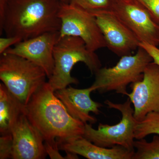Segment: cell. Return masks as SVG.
I'll use <instances>...</instances> for the list:
<instances>
[{
    "label": "cell",
    "instance_id": "3957f363",
    "mask_svg": "<svg viewBox=\"0 0 159 159\" xmlns=\"http://www.w3.org/2000/svg\"><path fill=\"white\" fill-rule=\"evenodd\" d=\"M53 55L54 71L48 82L54 91L79 83L71 75V70L77 63L85 64L91 73L94 74L102 66L95 52L89 50L84 42L76 36L60 37L54 46Z\"/></svg>",
    "mask_w": 159,
    "mask_h": 159
},
{
    "label": "cell",
    "instance_id": "9a60e30c",
    "mask_svg": "<svg viewBox=\"0 0 159 159\" xmlns=\"http://www.w3.org/2000/svg\"><path fill=\"white\" fill-rule=\"evenodd\" d=\"M25 107L9 92L5 84H0V133L11 134Z\"/></svg>",
    "mask_w": 159,
    "mask_h": 159
},
{
    "label": "cell",
    "instance_id": "ba28073f",
    "mask_svg": "<svg viewBox=\"0 0 159 159\" xmlns=\"http://www.w3.org/2000/svg\"><path fill=\"white\" fill-rule=\"evenodd\" d=\"M110 9L132 31L140 43L159 45V25L136 0L112 1Z\"/></svg>",
    "mask_w": 159,
    "mask_h": 159
},
{
    "label": "cell",
    "instance_id": "e0dca14e",
    "mask_svg": "<svg viewBox=\"0 0 159 159\" xmlns=\"http://www.w3.org/2000/svg\"><path fill=\"white\" fill-rule=\"evenodd\" d=\"M159 134V112L147 114L144 119L138 121L135 129V140L145 139L149 135Z\"/></svg>",
    "mask_w": 159,
    "mask_h": 159
},
{
    "label": "cell",
    "instance_id": "8fae6325",
    "mask_svg": "<svg viewBox=\"0 0 159 159\" xmlns=\"http://www.w3.org/2000/svg\"><path fill=\"white\" fill-rule=\"evenodd\" d=\"M60 37L59 31L47 32L22 41L13 48L7 49L4 53L15 54L29 60L45 71L49 79L54 69V46Z\"/></svg>",
    "mask_w": 159,
    "mask_h": 159
},
{
    "label": "cell",
    "instance_id": "603a6c76",
    "mask_svg": "<svg viewBox=\"0 0 159 159\" xmlns=\"http://www.w3.org/2000/svg\"><path fill=\"white\" fill-rule=\"evenodd\" d=\"M139 47L145 49L152 58L153 62L159 66V48L158 47L146 43H140Z\"/></svg>",
    "mask_w": 159,
    "mask_h": 159
},
{
    "label": "cell",
    "instance_id": "484cf974",
    "mask_svg": "<svg viewBox=\"0 0 159 159\" xmlns=\"http://www.w3.org/2000/svg\"><path fill=\"white\" fill-rule=\"evenodd\" d=\"M118 1V0H111V1Z\"/></svg>",
    "mask_w": 159,
    "mask_h": 159
},
{
    "label": "cell",
    "instance_id": "ffe728a7",
    "mask_svg": "<svg viewBox=\"0 0 159 159\" xmlns=\"http://www.w3.org/2000/svg\"><path fill=\"white\" fill-rule=\"evenodd\" d=\"M147 9L154 20L159 25V0H136Z\"/></svg>",
    "mask_w": 159,
    "mask_h": 159
},
{
    "label": "cell",
    "instance_id": "44dd1931",
    "mask_svg": "<svg viewBox=\"0 0 159 159\" xmlns=\"http://www.w3.org/2000/svg\"><path fill=\"white\" fill-rule=\"evenodd\" d=\"M45 147L47 154L51 159H65L59 152L57 142L51 143L48 142H45Z\"/></svg>",
    "mask_w": 159,
    "mask_h": 159
},
{
    "label": "cell",
    "instance_id": "5b68a950",
    "mask_svg": "<svg viewBox=\"0 0 159 159\" xmlns=\"http://www.w3.org/2000/svg\"><path fill=\"white\" fill-rule=\"evenodd\" d=\"M152 61L148 52L139 47L135 54L122 56L114 66L99 69L91 86L100 93L114 91L127 96V86L142 80L145 68Z\"/></svg>",
    "mask_w": 159,
    "mask_h": 159
},
{
    "label": "cell",
    "instance_id": "d4e9b609",
    "mask_svg": "<svg viewBox=\"0 0 159 159\" xmlns=\"http://www.w3.org/2000/svg\"><path fill=\"white\" fill-rule=\"evenodd\" d=\"M62 3H70V0H59Z\"/></svg>",
    "mask_w": 159,
    "mask_h": 159
},
{
    "label": "cell",
    "instance_id": "6da1fadb",
    "mask_svg": "<svg viewBox=\"0 0 159 159\" xmlns=\"http://www.w3.org/2000/svg\"><path fill=\"white\" fill-rule=\"evenodd\" d=\"M25 114L45 142L54 143L84 134L85 123L69 113L48 82L33 95Z\"/></svg>",
    "mask_w": 159,
    "mask_h": 159
},
{
    "label": "cell",
    "instance_id": "30bf717a",
    "mask_svg": "<svg viewBox=\"0 0 159 159\" xmlns=\"http://www.w3.org/2000/svg\"><path fill=\"white\" fill-rule=\"evenodd\" d=\"M127 96L134 106V117L140 121L152 112H159V66L152 61L145 68L142 79L131 84Z\"/></svg>",
    "mask_w": 159,
    "mask_h": 159
},
{
    "label": "cell",
    "instance_id": "2e32d148",
    "mask_svg": "<svg viewBox=\"0 0 159 159\" xmlns=\"http://www.w3.org/2000/svg\"><path fill=\"white\" fill-rule=\"evenodd\" d=\"M135 152L132 159H159V134H155L151 142L145 139L135 140Z\"/></svg>",
    "mask_w": 159,
    "mask_h": 159
},
{
    "label": "cell",
    "instance_id": "277c9868",
    "mask_svg": "<svg viewBox=\"0 0 159 159\" xmlns=\"http://www.w3.org/2000/svg\"><path fill=\"white\" fill-rule=\"evenodd\" d=\"M45 71L29 60L4 53L0 56V79L25 107L46 82Z\"/></svg>",
    "mask_w": 159,
    "mask_h": 159
},
{
    "label": "cell",
    "instance_id": "7a4b0ae2",
    "mask_svg": "<svg viewBox=\"0 0 159 159\" xmlns=\"http://www.w3.org/2000/svg\"><path fill=\"white\" fill-rule=\"evenodd\" d=\"M59 0H7L0 21V34L22 40L52 31H59Z\"/></svg>",
    "mask_w": 159,
    "mask_h": 159
},
{
    "label": "cell",
    "instance_id": "ac0fdd59",
    "mask_svg": "<svg viewBox=\"0 0 159 159\" xmlns=\"http://www.w3.org/2000/svg\"><path fill=\"white\" fill-rule=\"evenodd\" d=\"M111 0H70V4L90 12L111 9Z\"/></svg>",
    "mask_w": 159,
    "mask_h": 159
},
{
    "label": "cell",
    "instance_id": "7c38bea8",
    "mask_svg": "<svg viewBox=\"0 0 159 159\" xmlns=\"http://www.w3.org/2000/svg\"><path fill=\"white\" fill-rule=\"evenodd\" d=\"M11 134L13 142L12 159L46 158L48 154L43 138L25 114L20 116Z\"/></svg>",
    "mask_w": 159,
    "mask_h": 159
},
{
    "label": "cell",
    "instance_id": "cb8c5ba5",
    "mask_svg": "<svg viewBox=\"0 0 159 159\" xmlns=\"http://www.w3.org/2000/svg\"><path fill=\"white\" fill-rule=\"evenodd\" d=\"M66 152V156L65 157V159H78V155L70 152Z\"/></svg>",
    "mask_w": 159,
    "mask_h": 159
},
{
    "label": "cell",
    "instance_id": "52a82bcc",
    "mask_svg": "<svg viewBox=\"0 0 159 159\" xmlns=\"http://www.w3.org/2000/svg\"><path fill=\"white\" fill-rule=\"evenodd\" d=\"M59 16L60 37L69 35L80 38L88 48L94 52L106 47L96 18L91 12L70 3H61Z\"/></svg>",
    "mask_w": 159,
    "mask_h": 159
},
{
    "label": "cell",
    "instance_id": "7402d4cb",
    "mask_svg": "<svg viewBox=\"0 0 159 159\" xmlns=\"http://www.w3.org/2000/svg\"><path fill=\"white\" fill-rule=\"evenodd\" d=\"M22 41V39L16 36L1 37L0 38V54H3L11 46L15 45Z\"/></svg>",
    "mask_w": 159,
    "mask_h": 159
},
{
    "label": "cell",
    "instance_id": "d6986e66",
    "mask_svg": "<svg viewBox=\"0 0 159 159\" xmlns=\"http://www.w3.org/2000/svg\"><path fill=\"white\" fill-rule=\"evenodd\" d=\"M13 138L11 134L2 135L0 137V159H12Z\"/></svg>",
    "mask_w": 159,
    "mask_h": 159
},
{
    "label": "cell",
    "instance_id": "8992f818",
    "mask_svg": "<svg viewBox=\"0 0 159 159\" xmlns=\"http://www.w3.org/2000/svg\"><path fill=\"white\" fill-rule=\"evenodd\" d=\"M104 103L109 108L121 113L120 122L114 125L100 123L97 129L93 128L92 124L86 123L83 137L101 147L111 148L119 145L135 151V129L138 121L134 117V109L130 100L128 98L124 103H117L106 100Z\"/></svg>",
    "mask_w": 159,
    "mask_h": 159
},
{
    "label": "cell",
    "instance_id": "9c48e42d",
    "mask_svg": "<svg viewBox=\"0 0 159 159\" xmlns=\"http://www.w3.org/2000/svg\"><path fill=\"white\" fill-rule=\"evenodd\" d=\"M95 16L107 48L119 57L130 55L140 42L132 31L111 10L91 12Z\"/></svg>",
    "mask_w": 159,
    "mask_h": 159
},
{
    "label": "cell",
    "instance_id": "4fadbf2b",
    "mask_svg": "<svg viewBox=\"0 0 159 159\" xmlns=\"http://www.w3.org/2000/svg\"><path fill=\"white\" fill-rule=\"evenodd\" d=\"M94 91L92 86L88 88L77 89L70 86L54 91V94L65 106L69 113L73 118L84 123L93 124L97 119L91 116L90 113L95 115L100 113V107L102 105L94 101L90 95Z\"/></svg>",
    "mask_w": 159,
    "mask_h": 159
},
{
    "label": "cell",
    "instance_id": "5bb4252c",
    "mask_svg": "<svg viewBox=\"0 0 159 159\" xmlns=\"http://www.w3.org/2000/svg\"><path fill=\"white\" fill-rule=\"evenodd\" d=\"M57 142L59 150L73 152L88 159H132L135 152L119 145L111 148L101 147L84 137Z\"/></svg>",
    "mask_w": 159,
    "mask_h": 159
}]
</instances>
